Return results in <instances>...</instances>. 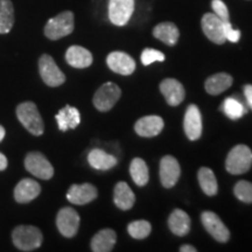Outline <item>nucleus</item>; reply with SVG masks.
I'll list each match as a JSON object with an SVG mask.
<instances>
[{
  "instance_id": "obj_1",
  "label": "nucleus",
  "mask_w": 252,
  "mask_h": 252,
  "mask_svg": "<svg viewBox=\"0 0 252 252\" xmlns=\"http://www.w3.org/2000/svg\"><path fill=\"white\" fill-rule=\"evenodd\" d=\"M15 248L21 251H34L42 244L43 236L40 229L33 225H19L12 232Z\"/></svg>"
},
{
  "instance_id": "obj_2",
  "label": "nucleus",
  "mask_w": 252,
  "mask_h": 252,
  "mask_svg": "<svg viewBox=\"0 0 252 252\" xmlns=\"http://www.w3.org/2000/svg\"><path fill=\"white\" fill-rule=\"evenodd\" d=\"M17 117L28 132L33 135H41L45 132V124L33 102H25L19 104L17 108Z\"/></svg>"
},
{
  "instance_id": "obj_3",
  "label": "nucleus",
  "mask_w": 252,
  "mask_h": 252,
  "mask_svg": "<svg viewBox=\"0 0 252 252\" xmlns=\"http://www.w3.org/2000/svg\"><path fill=\"white\" fill-rule=\"evenodd\" d=\"M252 166V151L247 145H237L230 151L225 160V168L230 174L247 173Z\"/></svg>"
},
{
  "instance_id": "obj_4",
  "label": "nucleus",
  "mask_w": 252,
  "mask_h": 252,
  "mask_svg": "<svg viewBox=\"0 0 252 252\" xmlns=\"http://www.w3.org/2000/svg\"><path fill=\"white\" fill-rule=\"evenodd\" d=\"M75 27L74 14L70 11L62 12L56 17L49 19L45 26V35L49 40H60L72 33Z\"/></svg>"
},
{
  "instance_id": "obj_5",
  "label": "nucleus",
  "mask_w": 252,
  "mask_h": 252,
  "mask_svg": "<svg viewBox=\"0 0 252 252\" xmlns=\"http://www.w3.org/2000/svg\"><path fill=\"white\" fill-rule=\"evenodd\" d=\"M121 88L117 84L112 83V82H106L94 94L93 99L94 108L102 112L109 111L121 98Z\"/></svg>"
},
{
  "instance_id": "obj_6",
  "label": "nucleus",
  "mask_w": 252,
  "mask_h": 252,
  "mask_svg": "<svg viewBox=\"0 0 252 252\" xmlns=\"http://www.w3.org/2000/svg\"><path fill=\"white\" fill-rule=\"evenodd\" d=\"M25 167L31 174L41 180H49L54 175V168L52 163L40 152L28 153L25 158Z\"/></svg>"
},
{
  "instance_id": "obj_7",
  "label": "nucleus",
  "mask_w": 252,
  "mask_h": 252,
  "mask_svg": "<svg viewBox=\"0 0 252 252\" xmlns=\"http://www.w3.org/2000/svg\"><path fill=\"white\" fill-rule=\"evenodd\" d=\"M39 71L41 78L48 87L55 88L64 83L65 76L56 65L54 59L48 54H43L39 60Z\"/></svg>"
},
{
  "instance_id": "obj_8",
  "label": "nucleus",
  "mask_w": 252,
  "mask_h": 252,
  "mask_svg": "<svg viewBox=\"0 0 252 252\" xmlns=\"http://www.w3.org/2000/svg\"><path fill=\"white\" fill-rule=\"evenodd\" d=\"M202 31L208 39L216 45H223L225 42L224 21H222L215 13H206L201 20Z\"/></svg>"
},
{
  "instance_id": "obj_9",
  "label": "nucleus",
  "mask_w": 252,
  "mask_h": 252,
  "mask_svg": "<svg viewBox=\"0 0 252 252\" xmlns=\"http://www.w3.org/2000/svg\"><path fill=\"white\" fill-rule=\"evenodd\" d=\"M134 12V0H110L109 19L116 26H125Z\"/></svg>"
},
{
  "instance_id": "obj_10",
  "label": "nucleus",
  "mask_w": 252,
  "mask_h": 252,
  "mask_svg": "<svg viewBox=\"0 0 252 252\" xmlns=\"http://www.w3.org/2000/svg\"><path fill=\"white\" fill-rule=\"evenodd\" d=\"M56 225L62 236L67 238L74 237L80 226V215L72 208H62L56 216Z\"/></svg>"
},
{
  "instance_id": "obj_11",
  "label": "nucleus",
  "mask_w": 252,
  "mask_h": 252,
  "mask_svg": "<svg viewBox=\"0 0 252 252\" xmlns=\"http://www.w3.org/2000/svg\"><path fill=\"white\" fill-rule=\"evenodd\" d=\"M201 220L204 229L220 243H226L230 238L229 229L224 225L219 216L213 212H204L201 215Z\"/></svg>"
},
{
  "instance_id": "obj_12",
  "label": "nucleus",
  "mask_w": 252,
  "mask_h": 252,
  "mask_svg": "<svg viewBox=\"0 0 252 252\" xmlns=\"http://www.w3.org/2000/svg\"><path fill=\"white\" fill-rule=\"evenodd\" d=\"M181 174L180 163L174 157L165 156L160 161V180L165 188L174 187Z\"/></svg>"
},
{
  "instance_id": "obj_13",
  "label": "nucleus",
  "mask_w": 252,
  "mask_h": 252,
  "mask_svg": "<svg viewBox=\"0 0 252 252\" xmlns=\"http://www.w3.org/2000/svg\"><path fill=\"white\" fill-rule=\"evenodd\" d=\"M184 128L189 140L194 141L200 139L202 134V117L200 110L194 104L189 105L186 110Z\"/></svg>"
},
{
  "instance_id": "obj_14",
  "label": "nucleus",
  "mask_w": 252,
  "mask_h": 252,
  "mask_svg": "<svg viewBox=\"0 0 252 252\" xmlns=\"http://www.w3.org/2000/svg\"><path fill=\"white\" fill-rule=\"evenodd\" d=\"M108 67L113 72H117L123 76H128L135 70V62L130 55L124 52H112L106 59Z\"/></svg>"
},
{
  "instance_id": "obj_15",
  "label": "nucleus",
  "mask_w": 252,
  "mask_h": 252,
  "mask_svg": "<svg viewBox=\"0 0 252 252\" xmlns=\"http://www.w3.org/2000/svg\"><path fill=\"white\" fill-rule=\"evenodd\" d=\"M160 91L165 96L166 102L171 106H178L184 102L186 91L182 84L175 78H166L160 83Z\"/></svg>"
},
{
  "instance_id": "obj_16",
  "label": "nucleus",
  "mask_w": 252,
  "mask_h": 252,
  "mask_svg": "<svg viewBox=\"0 0 252 252\" xmlns=\"http://www.w3.org/2000/svg\"><path fill=\"white\" fill-rule=\"evenodd\" d=\"M97 188L91 184L83 185H72L67 193V198L69 202L83 206L90 203L97 197Z\"/></svg>"
},
{
  "instance_id": "obj_17",
  "label": "nucleus",
  "mask_w": 252,
  "mask_h": 252,
  "mask_svg": "<svg viewBox=\"0 0 252 252\" xmlns=\"http://www.w3.org/2000/svg\"><path fill=\"white\" fill-rule=\"evenodd\" d=\"M134 130L140 137H156L163 130V121L159 116H146L135 123Z\"/></svg>"
},
{
  "instance_id": "obj_18",
  "label": "nucleus",
  "mask_w": 252,
  "mask_h": 252,
  "mask_svg": "<svg viewBox=\"0 0 252 252\" xmlns=\"http://www.w3.org/2000/svg\"><path fill=\"white\" fill-rule=\"evenodd\" d=\"M41 193L39 182L32 179H24L15 186L14 198L18 203H28L36 198Z\"/></svg>"
},
{
  "instance_id": "obj_19",
  "label": "nucleus",
  "mask_w": 252,
  "mask_h": 252,
  "mask_svg": "<svg viewBox=\"0 0 252 252\" xmlns=\"http://www.w3.org/2000/svg\"><path fill=\"white\" fill-rule=\"evenodd\" d=\"M65 61L68 64L76 69H84L90 67L93 63V55L89 50L81 46L69 47L65 53Z\"/></svg>"
},
{
  "instance_id": "obj_20",
  "label": "nucleus",
  "mask_w": 252,
  "mask_h": 252,
  "mask_svg": "<svg viewBox=\"0 0 252 252\" xmlns=\"http://www.w3.org/2000/svg\"><path fill=\"white\" fill-rule=\"evenodd\" d=\"M117 235L112 229H103L91 239V250L94 252H110L115 247Z\"/></svg>"
},
{
  "instance_id": "obj_21",
  "label": "nucleus",
  "mask_w": 252,
  "mask_h": 252,
  "mask_svg": "<svg viewBox=\"0 0 252 252\" xmlns=\"http://www.w3.org/2000/svg\"><path fill=\"white\" fill-rule=\"evenodd\" d=\"M55 118L58 122L59 128L62 132L68 131L69 128H76L81 123L80 111L70 105H65L64 108L60 110Z\"/></svg>"
},
{
  "instance_id": "obj_22",
  "label": "nucleus",
  "mask_w": 252,
  "mask_h": 252,
  "mask_svg": "<svg viewBox=\"0 0 252 252\" xmlns=\"http://www.w3.org/2000/svg\"><path fill=\"white\" fill-rule=\"evenodd\" d=\"M113 201L115 204L122 210H130L134 206L135 196L132 189L126 182H118L113 191Z\"/></svg>"
},
{
  "instance_id": "obj_23",
  "label": "nucleus",
  "mask_w": 252,
  "mask_h": 252,
  "mask_svg": "<svg viewBox=\"0 0 252 252\" xmlns=\"http://www.w3.org/2000/svg\"><path fill=\"white\" fill-rule=\"evenodd\" d=\"M88 161L97 171H109L117 165V159L105 151L94 149L88 156Z\"/></svg>"
},
{
  "instance_id": "obj_24",
  "label": "nucleus",
  "mask_w": 252,
  "mask_h": 252,
  "mask_svg": "<svg viewBox=\"0 0 252 252\" xmlns=\"http://www.w3.org/2000/svg\"><path fill=\"white\" fill-rule=\"evenodd\" d=\"M168 226L176 236H186L190 230V219L188 214L181 209H175L168 219Z\"/></svg>"
},
{
  "instance_id": "obj_25",
  "label": "nucleus",
  "mask_w": 252,
  "mask_h": 252,
  "mask_svg": "<svg viewBox=\"0 0 252 252\" xmlns=\"http://www.w3.org/2000/svg\"><path fill=\"white\" fill-rule=\"evenodd\" d=\"M232 77L226 72H219V74L213 75L206 81L204 88L209 94L217 96V94L224 93L226 89H229L232 86Z\"/></svg>"
},
{
  "instance_id": "obj_26",
  "label": "nucleus",
  "mask_w": 252,
  "mask_h": 252,
  "mask_svg": "<svg viewBox=\"0 0 252 252\" xmlns=\"http://www.w3.org/2000/svg\"><path fill=\"white\" fill-rule=\"evenodd\" d=\"M153 35L166 45L174 46L178 42L179 36H180V32H179L176 25L173 23H161L154 27Z\"/></svg>"
},
{
  "instance_id": "obj_27",
  "label": "nucleus",
  "mask_w": 252,
  "mask_h": 252,
  "mask_svg": "<svg viewBox=\"0 0 252 252\" xmlns=\"http://www.w3.org/2000/svg\"><path fill=\"white\" fill-rule=\"evenodd\" d=\"M197 179L204 194H207L208 196H214L217 194L219 185H217L216 176L212 169L208 168V167L200 168L197 173Z\"/></svg>"
},
{
  "instance_id": "obj_28",
  "label": "nucleus",
  "mask_w": 252,
  "mask_h": 252,
  "mask_svg": "<svg viewBox=\"0 0 252 252\" xmlns=\"http://www.w3.org/2000/svg\"><path fill=\"white\" fill-rule=\"evenodd\" d=\"M14 25V8L11 0H0V34H7Z\"/></svg>"
},
{
  "instance_id": "obj_29",
  "label": "nucleus",
  "mask_w": 252,
  "mask_h": 252,
  "mask_svg": "<svg viewBox=\"0 0 252 252\" xmlns=\"http://www.w3.org/2000/svg\"><path fill=\"white\" fill-rule=\"evenodd\" d=\"M130 173L132 180L135 182V185L139 186V187H144L149 182V168H147L146 162L143 159H140V158H135V159L132 160L130 166Z\"/></svg>"
},
{
  "instance_id": "obj_30",
  "label": "nucleus",
  "mask_w": 252,
  "mask_h": 252,
  "mask_svg": "<svg viewBox=\"0 0 252 252\" xmlns=\"http://www.w3.org/2000/svg\"><path fill=\"white\" fill-rule=\"evenodd\" d=\"M222 111L230 119H239L248 112V109L239 99L235 97H229L222 104Z\"/></svg>"
},
{
  "instance_id": "obj_31",
  "label": "nucleus",
  "mask_w": 252,
  "mask_h": 252,
  "mask_svg": "<svg viewBox=\"0 0 252 252\" xmlns=\"http://www.w3.org/2000/svg\"><path fill=\"white\" fill-rule=\"evenodd\" d=\"M151 230H152L151 223L145 220H134V222L130 223L127 226L128 234H130L131 237H133L135 239H144L149 237L151 234Z\"/></svg>"
},
{
  "instance_id": "obj_32",
  "label": "nucleus",
  "mask_w": 252,
  "mask_h": 252,
  "mask_svg": "<svg viewBox=\"0 0 252 252\" xmlns=\"http://www.w3.org/2000/svg\"><path fill=\"white\" fill-rule=\"evenodd\" d=\"M235 196L245 203H252V184L249 181H238L234 188Z\"/></svg>"
},
{
  "instance_id": "obj_33",
  "label": "nucleus",
  "mask_w": 252,
  "mask_h": 252,
  "mask_svg": "<svg viewBox=\"0 0 252 252\" xmlns=\"http://www.w3.org/2000/svg\"><path fill=\"white\" fill-rule=\"evenodd\" d=\"M162 62L165 61V55L157 49L152 48H146L141 53V62L144 65H150L153 62Z\"/></svg>"
},
{
  "instance_id": "obj_34",
  "label": "nucleus",
  "mask_w": 252,
  "mask_h": 252,
  "mask_svg": "<svg viewBox=\"0 0 252 252\" xmlns=\"http://www.w3.org/2000/svg\"><path fill=\"white\" fill-rule=\"evenodd\" d=\"M212 7L214 13H215L217 17H219L220 20L224 21H230V15H229V9L226 7V5L222 0H213L212 1Z\"/></svg>"
},
{
  "instance_id": "obj_35",
  "label": "nucleus",
  "mask_w": 252,
  "mask_h": 252,
  "mask_svg": "<svg viewBox=\"0 0 252 252\" xmlns=\"http://www.w3.org/2000/svg\"><path fill=\"white\" fill-rule=\"evenodd\" d=\"M224 34H225V39L232 43L238 42L239 39H241V32L238 30H234L231 26V24H230V21L224 23Z\"/></svg>"
},
{
  "instance_id": "obj_36",
  "label": "nucleus",
  "mask_w": 252,
  "mask_h": 252,
  "mask_svg": "<svg viewBox=\"0 0 252 252\" xmlns=\"http://www.w3.org/2000/svg\"><path fill=\"white\" fill-rule=\"evenodd\" d=\"M244 96H245V99H247L249 108L252 110V86L251 84H247V86L244 87Z\"/></svg>"
},
{
  "instance_id": "obj_37",
  "label": "nucleus",
  "mask_w": 252,
  "mask_h": 252,
  "mask_svg": "<svg viewBox=\"0 0 252 252\" xmlns=\"http://www.w3.org/2000/svg\"><path fill=\"white\" fill-rule=\"evenodd\" d=\"M7 165H8L7 158H6L2 153H0V172L5 171V169L7 168Z\"/></svg>"
},
{
  "instance_id": "obj_38",
  "label": "nucleus",
  "mask_w": 252,
  "mask_h": 252,
  "mask_svg": "<svg viewBox=\"0 0 252 252\" xmlns=\"http://www.w3.org/2000/svg\"><path fill=\"white\" fill-rule=\"evenodd\" d=\"M180 251L181 252H196V249H195L194 247H191V245L185 244L180 248Z\"/></svg>"
},
{
  "instance_id": "obj_39",
  "label": "nucleus",
  "mask_w": 252,
  "mask_h": 252,
  "mask_svg": "<svg viewBox=\"0 0 252 252\" xmlns=\"http://www.w3.org/2000/svg\"><path fill=\"white\" fill-rule=\"evenodd\" d=\"M5 134H6L5 128L2 127L1 125H0V141H2V139H4V138H5Z\"/></svg>"
}]
</instances>
